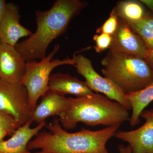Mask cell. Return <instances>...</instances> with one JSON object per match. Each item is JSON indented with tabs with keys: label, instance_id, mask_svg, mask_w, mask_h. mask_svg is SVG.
<instances>
[{
	"label": "cell",
	"instance_id": "24",
	"mask_svg": "<svg viewBox=\"0 0 153 153\" xmlns=\"http://www.w3.org/2000/svg\"><path fill=\"white\" fill-rule=\"evenodd\" d=\"M6 5H7V3L5 1L0 0V21L5 10Z\"/></svg>",
	"mask_w": 153,
	"mask_h": 153
},
{
	"label": "cell",
	"instance_id": "20",
	"mask_svg": "<svg viewBox=\"0 0 153 153\" xmlns=\"http://www.w3.org/2000/svg\"><path fill=\"white\" fill-rule=\"evenodd\" d=\"M93 39L95 42L94 48L96 52L100 53L105 49H109L111 44L112 37L110 35L101 33L94 35Z\"/></svg>",
	"mask_w": 153,
	"mask_h": 153
},
{
	"label": "cell",
	"instance_id": "26",
	"mask_svg": "<svg viewBox=\"0 0 153 153\" xmlns=\"http://www.w3.org/2000/svg\"><path fill=\"white\" fill-rule=\"evenodd\" d=\"M0 43H1V42H0Z\"/></svg>",
	"mask_w": 153,
	"mask_h": 153
},
{
	"label": "cell",
	"instance_id": "11",
	"mask_svg": "<svg viewBox=\"0 0 153 153\" xmlns=\"http://www.w3.org/2000/svg\"><path fill=\"white\" fill-rule=\"evenodd\" d=\"M20 8L13 3H7L0 21V42L15 47L20 38L33 33L20 23Z\"/></svg>",
	"mask_w": 153,
	"mask_h": 153
},
{
	"label": "cell",
	"instance_id": "25",
	"mask_svg": "<svg viewBox=\"0 0 153 153\" xmlns=\"http://www.w3.org/2000/svg\"><path fill=\"white\" fill-rule=\"evenodd\" d=\"M140 1L144 4L153 13V0H140Z\"/></svg>",
	"mask_w": 153,
	"mask_h": 153
},
{
	"label": "cell",
	"instance_id": "8",
	"mask_svg": "<svg viewBox=\"0 0 153 153\" xmlns=\"http://www.w3.org/2000/svg\"><path fill=\"white\" fill-rule=\"evenodd\" d=\"M111 37L110 52L133 55L145 60L146 58L149 50L144 42L124 19L119 17L117 28Z\"/></svg>",
	"mask_w": 153,
	"mask_h": 153
},
{
	"label": "cell",
	"instance_id": "18",
	"mask_svg": "<svg viewBox=\"0 0 153 153\" xmlns=\"http://www.w3.org/2000/svg\"><path fill=\"white\" fill-rule=\"evenodd\" d=\"M118 19L119 17L114 8L111 12L109 18L101 27L97 30V33H103L112 36L117 28Z\"/></svg>",
	"mask_w": 153,
	"mask_h": 153
},
{
	"label": "cell",
	"instance_id": "22",
	"mask_svg": "<svg viewBox=\"0 0 153 153\" xmlns=\"http://www.w3.org/2000/svg\"><path fill=\"white\" fill-rule=\"evenodd\" d=\"M118 149L120 153H132L131 148L129 145L126 147L123 145H119Z\"/></svg>",
	"mask_w": 153,
	"mask_h": 153
},
{
	"label": "cell",
	"instance_id": "12",
	"mask_svg": "<svg viewBox=\"0 0 153 153\" xmlns=\"http://www.w3.org/2000/svg\"><path fill=\"white\" fill-rule=\"evenodd\" d=\"M40 104L33 111L32 120L38 124L50 117L59 116L68 109L69 99L63 94L49 89L42 96Z\"/></svg>",
	"mask_w": 153,
	"mask_h": 153
},
{
	"label": "cell",
	"instance_id": "17",
	"mask_svg": "<svg viewBox=\"0 0 153 153\" xmlns=\"http://www.w3.org/2000/svg\"><path fill=\"white\" fill-rule=\"evenodd\" d=\"M127 22L142 38L148 50H153V15L146 13L138 21Z\"/></svg>",
	"mask_w": 153,
	"mask_h": 153
},
{
	"label": "cell",
	"instance_id": "14",
	"mask_svg": "<svg viewBox=\"0 0 153 153\" xmlns=\"http://www.w3.org/2000/svg\"><path fill=\"white\" fill-rule=\"evenodd\" d=\"M49 85L50 90L64 95L71 94L77 97H86L94 93L85 81H81L66 73L58 72L51 74Z\"/></svg>",
	"mask_w": 153,
	"mask_h": 153
},
{
	"label": "cell",
	"instance_id": "9",
	"mask_svg": "<svg viewBox=\"0 0 153 153\" xmlns=\"http://www.w3.org/2000/svg\"><path fill=\"white\" fill-rule=\"evenodd\" d=\"M140 117L145 123L138 128L130 131H119L115 136L128 143L132 153H153V109L144 110Z\"/></svg>",
	"mask_w": 153,
	"mask_h": 153
},
{
	"label": "cell",
	"instance_id": "10",
	"mask_svg": "<svg viewBox=\"0 0 153 153\" xmlns=\"http://www.w3.org/2000/svg\"><path fill=\"white\" fill-rule=\"evenodd\" d=\"M26 62L15 47L0 43V79L12 84H21Z\"/></svg>",
	"mask_w": 153,
	"mask_h": 153
},
{
	"label": "cell",
	"instance_id": "2",
	"mask_svg": "<svg viewBox=\"0 0 153 153\" xmlns=\"http://www.w3.org/2000/svg\"><path fill=\"white\" fill-rule=\"evenodd\" d=\"M120 126L69 133L60 125L59 119L55 118L52 123L46 124L48 131L39 132L29 142L27 149L39 150L35 153H109L106 143L115 136Z\"/></svg>",
	"mask_w": 153,
	"mask_h": 153
},
{
	"label": "cell",
	"instance_id": "4",
	"mask_svg": "<svg viewBox=\"0 0 153 153\" xmlns=\"http://www.w3.org/2000/svg\"><path fill=\"white\" fill-rule=\"evenodd\" d=\"M101 62L105 77L126 95L142 90L153 81V69L141 57L109 51Z\"/></svg>",
	"mask_w": 153,
	"mask_h": 153
},
{
	"label": "cell",
	"instance_id": "13",
	"mask_svg": "<svg viewBox=\"0 0 153 153\" xmlns=\"http://www.w3.org/2000/svg\"><path fill=\"white\" fill-rule=\"evenodd\" d=\"M33 122L31 120L26 123L17 129L10 139L1 143L0 153H31L27 149L29 142L47 124L45 121L32 128Z\"/></svg>",
	"mask_w": 153,
	"mask_h": 153
},
{
	"label": "cell",
	"instance_id": "19",
	"mask_svg": "<svg viewBox=\"0 0 153 153\" xmlns=\"http://www.w3.org/2000/svg\"><path fill=\"white\" fill-rule=\"evenodd\" d=\"M0 124L5 127L9 136L13 135L16 130L20 127V125L13 117L0 111Z\"/></svg>",
	"mask_w": 153,
	"mask_h": 153
},
{
	"label": "cell",
	"instance_id": "6",
	"mask_svg": "<svg viewBox=\"0 0 153 153\" xmlns=\"http://www.w3.org/2000/svg\"><path fill=\"white\" fill-rule=\"evenodd\" d=\"M74 66L77 72L85 79L88 87L96 93L103 94L107 97L118 102L128 111L131 109V105L126 95L111 80L103 77L94 70L90 59L82 54L74 53Z\"/></svg>",
	"mask_w": 153,
	"mask_h": 153
},
{
	"label": "cell",
	"instance_id": "7",
	"mask_svg": "<svg viewBox=\"0 0 153 153\" xmlns=\"http://www.w3.org/2000/svg\"><path fill=\"white\" fill-rule=\"evenodd\" d=\"M0 111L13 117L20 126L32 120L33 111L25 85L12 84L0 79Z\"/></svg>",
	"mask_w": 153,
	"mask_h": 153
},
{
	"label": "cell",
	"instance_id": "23",
	"mask_svg": "<svg viewBox=\"0 0 153 153\" xmlns=\"http://www.w3.org/2000/svg\"><path fill=\"white\" fill-rule=\"evenodd\" d=\"M145 60L153 69V50H149L147 56Z\"/></svg>",
	"mask_w": 153,
	"mask_h": 153
},
{
	"label": "cell",
	"instance_id": "5",
	"mask_svg": "<svg viewBox=\"0 0 153 153\" xmlns=\"http://www.w3.org/2000/svg\"><path fill=\"white\" fill-rule=\"evenodd\" d=\"M60 47L59 44L55 45L52 52L40 61L26 62V71L21 84L25 85L27 90L29 105L33 111L40 97L50 89L49 79L52 70L61 65H74V58L68 57L63 60L59 58L52 60Z\"/></svg>",
	"mask_w": 153,
	"mask_h": 153
},
{
	"label": "cell",
	"instance_id": "16",
	"mask_svg": "<svg viewBox=\"0 0 153 153\" xmlns=\"http://www.w3.org/2000/svg\"><path fill=\"white\" fill-rule=\"evenodd\" d=\"M114 8L118 16L127 22L138 21L146 14L143 6L136 1L118 2Z\"/></svg>",
	"mask_w": 153,
	"mask_h": 153
},
{
	"label": "cell",
	"instance_id": "3",
	"mask_svg": "<svg viewBox=\"0 0 153 153\" xmlns=\"http://www.w3.org/2000/svg\"><path fill=\"white\" fill-rule=\"evenodd\" d=\"M68 99V109L58 118L64 129H73L79 123L90 126L110 127L121 125L129 120V111L125 107L101 94Z\"/></svg>",
	"mask_w": 153,
	"mask_h": 153
},
{
	"label": "cell",
	"instance_id": "15",
	"mask_svg": "<svg viewBox=\"0 0 153 153\" xmlns=\"http://www.w3.org/2000/svg\"><path fill=\"white\" fill-rule=\"evenodd\" d=\"M126 97L130 102L132 110L129 120L130 124L134 126L140 122L141 112L153 101V81L142 90L126 95Z\"/></svg>",
	"mask_w": 153,
	"mask_h": 153
},
{
	"label": "cell",
	"instance_id": "1",
	"mask_svg": "<svg viewBox=\"0 0 153 153\" xmlns=\"http://www.w3.org/2000/svg\"><path fill=\"white\" fill-rule=\"evenodd\" d=\"M87 6L85 1L57 0L48 10L36 11V31L15 48L26 62L44 59L49 45L66 32L72 19Z\"/></svg>",
	"mask_w": 153,
	"mask_h": 153
},
{
	"label": "cell",
	"instance_id": "21",
	"mask_svg": "<svg viewBox=\"0 0 153 153\" xmlns=\"http://www.w3.org/2000/svg\"><path fill=\"white\" fill-rule=\"evenodd\" d=\"M9 135V133L5 127L0 124V143L4 141L6 136Z\"/></svg>",
	"mask_w": 153,
	"mask_h": 153
}]
</instances>
